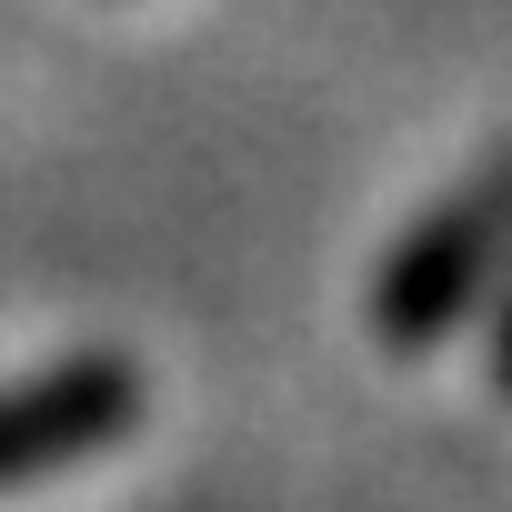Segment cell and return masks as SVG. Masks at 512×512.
<instances>
[{"instance_id":"3957f363","label":"cell","mask_w":512,"mask_h":512,"mask_svg":"<svg viewBox=\"0 0 512 512\" xmlns=\"http://www.w3.org/2000/svg\"><path fill=\"white\" fill-rule=\"evenodd\" d=\"M492 382H502V392H512V312H502V322H492Z\"/></svg>"},{"instance_id":"7a4b0ae2","label":"cell","mask_w":512,"mask_h":512,"mask_svg":"<svg viewBox=\"0 0 512 512\" xmlns=\"http://www.w3.org/2000/svg\"><path fill=\"white\" fill-rule=\"evenodd\" d=\"M502 221H512V181H482L472 201H452L442 221H422V231L392 251V272H382V342H392V352H422V342L452 332V312L472 302Z\"/></svg>"},{"instance_id":"6da1fadb","label":"cell","mask_w":512,"mask_h":512,"mask_svg":"<svg viewBox=\"0 0 512 512\" xmlns=\"http://www.w3.org/2000/svg\"><path fill=\"white\" fill-rule=\"evenodd\" d=\"M131 422H141V372L121 352H71L31 382H0V492L131 442Z\"/></svg>"}]
</instances>
